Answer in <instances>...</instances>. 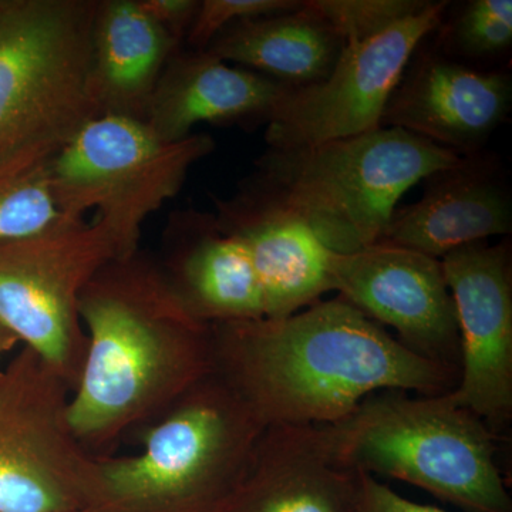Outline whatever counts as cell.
I'll list each match as a JSON object with an SVG mask.
<instances>
[{"label":"cell","instance_id":"6da1fadb","mask_svg":"<svg viewBox=\"0 0 512 512\" xmlns=\"http://www.w3.org/2000/svg\"><path fill=\"white\" fill-rule=\"evenodd\" d=\"M214 372L265 427L326 426L380 392L433 396L458 369L407 349L342 296L282 319L211 325Z\"/></svg>","mask_w":512,"mask_h":512},{"label":"cell","instance_id":"7a4b0ae2","mask_svg":"<svg viewBox=\"0 0 512 512\" xmlns=\"http://www.w3.org/2000/svg\"><path fill=\"white\" fill-rule=\"evenodd\" d=\"M79 313L87 349L67 413L93 457L110 456L214 372L211 325L185 308L158 259L141 249L97 272Z\"/></svg>","mask_w":512,"mask_h":512},{"label":"cell","instance_id":"3957f363","mask_svg":"<svg viewBox=\"0 0 512 512\" xmlns=\"http://www.w3.org/2000/svg\"><path fill=\"white\" fill-rule=\"evenodd\" d=\"M266 429L217 373L140 431V453L97 458L94 512H221Z\"/></svg>","mask_w":512,"mask_h":512},{"label":"cell","instance_id":"277c9868","mask_svg":"<svg viewBox=\"0 0 512 512\" xmlns=\"http://www.w3.org/2000/svg\"><path fill=\"white\" fill-rule=\"evenodd\" d=\"M460 156L396 127L311 146L271 148L252 177L315 232L332 252L376 244L410 188Z\"/></svg>","mask_w":512,"mask_h":512},{"label":"cell","instance_id":"5b68a950","mask_svg":"<svg viewBox=\"0 0 512 512\" xmlns=\"http://www.w3.org/2000/svg\"><path fill=\"white\" fill-rule=\"evenodd\" d=\"M323 427L340 463L356 473L396 478L471 512H512L493 430L448 393L372 394Z\"/></svg>","mask_w":512,"mask_h":512},{"label":"cell","instance_id":"8992f818","mask_svg":"<svg viewBox=\"0 0 512 512\" xmlns=\"http://www.w3.org/2000/svg\"><path fill=\"white\" fill-rule=\"evenodd\" d=\"M97 0H0V170L55 154L99 117L89 90Z\"/></svg>","mask_w":512,"mask_h":512},{"label":"cell","instance_id":"52a82bcc","mask_svg":"<svg viewBox=\"0 0 512 512\" xmlns=\"http://www.w3.org/2000/svg\"><path fill=\"white\" fill-rule=\"evenodd\" d=\"M215 140L194 133L175 143L158 138L144 121L99 116L50 160V191L66 217L94 221L109 232L121 259L140 251L148 218L181 191L192 165L210 156Z\"/></svg>","mask_w":512,"mask_h":512},{"label":"cell","instance_id":"ba28073f","mask_svg":"<svg viewBox=\"0 0 512 512\" xmlns=\"http://www.w3.org/2000/svg\"><path fill=\"white\" fill-rule=\"evenodd\" d=\"M70 396L26 346L0 370V512L94 510L97 458L74 437Z\"/></svg>","mask_w":512,"mask_h":512},{"label":"cell","instance_id":"9c48e42d","mask_svg":"<svg viewBox=\"0 0 512 512\" xmlns=\"http://www.w3.org/2000/svg\"><path fill=\"white\" fill-rule=\"evenodd\" d=\"M116 259L109 232L84 218L66 217L39 234L0 242V320L72 393L87 349L80 295Z\"/></svg>","mask_w":512,"mask_h":512},{"label":"cell","instance_id":"30bf717a","mask_svg":"<svg viewBox=\"0 0 512 512\" xmlns=\"http://www.w3.org/2000/svg\"><path fill=\"white\" fill-rule=\"evenodd\" d=\"M447 8L446 0L429 2L379 35L345 45L325 80L292 87L266 123L268 147L311 146L382 127L394 87L420 43L440 28Z\"/></svg>","mask_w":512,"mask_h":512},{"label":"cell","instance_id":"8fae6325","mask_svg":"<svg viewBox=\"0 0 512 512\" xmlns=\"http://www.w3.org/2000/svg\"><path fill=\"white\" fill-rule=\"evenodd\" d=\"M329 275L333 291L396 330L407 349L458 369L456 305L440 259L379 241L350 254L330 251Z\"/></svg>","mask_w":512,"mask_h":512},{"label":"cell","instance_id":"7c38bea8","mask_svg":"<svg viewBox=\"0 0 512 512\" xmlns=\"http://www.w3.org/2000/svg\"><path fill=\"white\" fill-rule=\"evenodd\" d=\"M456 305L460 366L450 394L488 426L512 416V271L503 242H474L440 259Z\"/></svg>","mask_w":512,"mask_h":512},{"label":"cell","instance_id":"4fadbf2b","mask_svg":"<svg viewBox=\"0 0 512 512\" xmlns=\"http://www.w3.org/2000/svg\"><path fill=\"white\" fill-rule=\"evenodd\" d=\"M212 202L218 227L247 249L264 295L265 318H286L333 291L330 249L252 175L234 195L212 197Z\"/></svg>","mask_w":512,"mask_h":512},{"label":"cell","instance_id":"5bb4252c","mask_svg":"<svg viewBox=\"0 0 512 512\" xmlns=\"http://www.w3.org/2000/svg\"><path fill=\"white\" fill-rule=\"evenodd\" d=\"M511 104L510 74L421 53L394 87L380 126L402 128L460 157L473 156L507 119Z\"/></svg>","mask_w":512,"mask_h":512},{"label":"cell","instance_id":"9a60e30c","mask_svg":"<svg viewBox=\"0 0 512 512\" xmlns=\"http://www.w3.org/2000/svg\"><path fill=\"white\" fill-rule=\"evenodd\" d=\"M359 474L323 426H271L221 512H357Z\"/></svg>","mask_w":512,"mask_h":512},{"label":"cell","instance_id":"2e32d148","mask_svg":"<svg viewBox=\"0 0 512 512\" xmlns=\"http://www.w3.org/2000/svg\"><path fill=\"white\" fill-rule=\"evenodd\" d=\"M420 200L396 208L380 242L441 259L448 252L512 231L507 180L477 153L426 178Z\"/></svg>","mask_w":512,"mask_h":512},{"label":"cell","instance_id":"e0dca14e","mask_svg":"<svg viewBox=\"0 0 512 512\" xmlns=\"http://www.w3.org/2000/svg\"><path fill=\"white\" fill-rule=\"evenodd\" d=\"M292 87L231 67L207 50L181 47L165 66L144 123L167 143L194 134L198 124H266Z\"/></svg>","mask_w":512,"mask_h":512},{"label":"cell","instance_id":"ac0fdd59","mask_svg":"<svg viewBox=\"0 0 512 512\" xmlns=\"http://www.w3.org/2000/svg\"><path fill=\"white\" fill-rule=\"evenodd\" d=\"M161 245V269L195 318L208 325L265 318L264 295L247 249L221 231L214 212H173Z\"/></svg>","mask_w":512,"mask_h":512},{"label":"cell","instance_id":"d6986e66","mask_svg":"<svg viewBox=\"0 0 512 512\" xmlns=\"http://www.w3.org/2000/svg\"><path fill=\"white\" fill-rule=\"evenodd\" d=\"M181 47L137 0H97L89 90L100 116L144 121L158 80Z\"/></svg>","mask_w":512,"mask_h":512},{"label":"cell","instance_id":"ffe728a7","mask_svg":"<svg viewBox=\"0 0 512 512\" xmlns=\"http://www.w3.org/2000/svg\"><path fill=\"white\" fill-rule=\"evenodd\" d=\"M343 47V40L302 0L293 12L232 23L204 50L286 86L306 87L329 76Z\"/></svg>","mask_w":512,"mask_h":512},{"label":"cell","instance_id":"44dd1931","mask_svg":"<svg viewBox=\"0 0 512 512\" xmlns=\"http://www.w3.org/2000/svg\"><path fill=\"white\" fill-rule=\"evenodd\" d=\"M55 154H37L0 170V242L39 234L66 218L47 178Z\"/></svg>","mask_w":512,"mask_h":512},{"label":"cell","instance_id":"7402d4cb","mask_svg":"<svg viewBox=\"0 0 512 512\" xmlns=\"http://www.w3.org/2000/svg\"><path fill=\"white\" fill-rule=\"evenodd\" d=\"M444 40L451 53L467 59L504 53L512 45L511 0H470L448 26Z\"/></svg>","mask_w":512,"mask_h":512},{"label":"cell","instance_id":"603a6c76","mask_svg":"<svg viewBox=\"0 0 512 512\" xmlns=\"http://www.w3.org/2000/svg\"><path fill=\"white\" fill-rule=\"evenodd\" d=\"M305 5L348 45L416 15L429 0H305Z\"/></svg>","mask_w":512,"mask_h":512},{"label":"cell","instance_id":"cb8c5ba5","mask_svg":"<svg viewBox=\"0 0 512 512\" xmlns=\"http://www.w3.org/2000/svg\"><path fill=\"white\" fill-rule=\"evenodd\" d=\"M301 5V0H200V8L184 46L195 50L207 49L212 40L232 23L293 12Z\"/></svg>","mask_w":512,"mask_h":512},{"label":"cell","instance_id":"d4e9b609","mask_svg":"<svg viewBox=\"0 0 512 512\" xmlns=\"http://www.w3.org/2000/svg\"><path fill=\"white\" fill-rule=\"evenodd\" d=\"M140 8L154 22L184 46L192 22L200 8V0H137Z\"/></svg>","mask_w":512,"mask_h":512},{"label":"cell","instance_id":"484cf974","mask_svg":"<svg viewBox=\"0 0 512 512\" xmlns=\"http://www.w3.org/2000/svg\"><path fill=\"white\" fill-rule=\"evenodd\" d=\"M359 474V500L357 512H447L440 508L413 503L392 488L380 483L376 477Z\"/></svg>","mask_w":512,"mask_h":512},{"label":"cell","instance_id":"4316f807","mask_svg":"<svg viewBox=\"0 0 512 512\" xmlns=\"http://www.w3.org/2000/svg\"><path fill=\"white\" fill-rule=\"evenodd\" d=\"M19 343V339L16 338L15 333L0 320V359L12 352Z\"/></svg>","mask_w":512,"mask_h":512},{"label":"cell","instance_id":"83f0119b","mask_svg":"<svg viewBox=\"0 0 512 512\" xmlns=\"http://www.w3.org/2000/svg\"><path fill=\"white\" fill-rule=\"evenodd\" d=\"M83 512H94V511H83Z\"/></svg>","mask_w":512,"mask_h":512}]
</instances>
